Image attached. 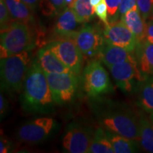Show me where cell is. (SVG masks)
<instances>
[{
  "mask_svg": "<svg viewBox=\"0 0 153 153\" xmlns=\"http://www.w3.org/2000/svg\"><path fill=\"white\" fill-rule=\"evenodd\" d=\"M92 106L101 127L139 142L141 114L138 112L128 105L112 101H97Z\"/></svg>",
  "mask_w": 153,
  "mask_h": 153,
  "instance_id": "1",
  "label": "cell"
},
{
  "mask_svg": "<svg viewBox=\"0 0 153 153\" xmlns=\"http://www.w3.org/2000/svg\"><path fill=\"white\" fill-rule=\"evenodd\" d=\"M21 103L26 112L45 114L53 108L55 103L45 72L34 60L28 69L22 89Z\"/></svg>",
  "mask_w": 153,
  "mask_h": 153,
  "instance_id": "2",
  "label": "cell"
},
{
  "mask_svg": "<svg viewBox=\"0 0 153 153\" xmlns=\"http://www.w3.org/2000/svg\"><path fill=\"white\" fill-rule=\"evenodd\" d=\"M28 51L1 59V89L9 94L22 91L26 74L31 65Z\"/></svg>",
  "mask_w": 153,
  "mask_h": 153,
  "instance_id": "3",
  "label": "cell"
},
{
  "mask_svg": "<svg viewBox=\"0 0 153 153\" xmlns=\"http://www.w3.org/2000/svg\"><path fill=\"white\" fill-rule=\"evenodd\" d=\"M1 59L28 51L34 44L33 33L27 23L14 21L8 28L1 30Z\"/></svg>",
  "mask_w": 153,
  "mask_h": 153,
  "instance_id": "4",
  "label": "cell"
},
{
  "mask_svg": "<svg viewBox=\"0 0 153 153\" xmlns=\"http://www.w3.org/2000/svg\"><path fill=\"white\" fill-rule=\"evenodd\" d=\"M83 85L86 94L92 98H98L113 89L108 73L96 60L89 62L84 69Z\"/></svg>",
  "mask_w": 153,
  "mask_h": 153,
  "instance_id": "5",
  "label": "cell"
},
{
  "mask_svg": "<svg viewBox=\"0 0 153 153\" xmlns=\"http://www.w3.org/2000/svg\"><path fill=\"white\" fill-rule=\"evenodd\" d=\"M45 73L55 104L62 105L70 102L77 88V76L72 72Z\"/></svg>",
  "mask_w": 153,
  "mask_h": 153,
  "instance_id": "6",
  "label": "cell"
},
{
  "mask_svg": "<svg viewBox=\"0 0 153 153\" xmlns=\"http://www.w3.org/2000/svg\"><path fill=\"white\" fill-rule=\"evenodd\" d=\"M109 70L118 87L126 93L136 90L139 84L148 76L140 71L136 60L114 65Z\"/></svg>",
  "mask_w": 153,
  "mask_h": 153,
  "instance_id": "7",
  "label": "cell"
},
{
  "mask_svg": "<svg viewBox=\"0 0 153 153\" xmlns=\"http://www.w3.org/2000/svg\"><path fill=\"white\" fill-rule=\"evenodd\" d=\"M47 45L72 73L79 75L83 65V54L73 40L62 38Z\"/></svg>",
  "mask_w": 153,
  "mask_h": 153,
  "instance_id": "8",
  "label": "cell"
},
{
  "mask_svg": "<svg viewBox=\"0 0 153 153\" xmlns=\"http://www.w3.org/2000/svg\"><path fill=\"white\" fill-rule=\"evenodd\" d=\"M55 128V121L53 118H38L21 126L17 132V137L26 144H38L46 140Z\"/></svg>",
  "mask_w": 153,
  "mask_h": 153,
  "instance_id": "9",
  "label": "cell"
},
{
  "mask_svg": "<svg viewBox=\"0 0 153 153\" xmlns=\"http://www.w3.org/2000/svg\"><path fill=\"white\" fill-rule=\"evenodd\" d=\"M94 132L90 128L79 123L68 126L62 137V148L67 152L87 153Z\"/></svg>",
  "mask_w": 153,
  "mask_h": 153,
  "instance_id": "10",
  "label": "cell"
},
{
  "mask_svg": "<svg viewBox=\"0 0 153 153\" xmlns=\"http://www.w3.org/2000/svg\"><path fill=\"white\" fill-rule=\"evenodd\" d=\"M72 40L75 42L83 55L91 57L98 55L105 43L104 31L97 26L85 25L78 30Z\"/></svg>",
  "mask_w": 153,
  "mask_h": 153,
  "instance_id": "11",
  "label": "cell"
},
{
  "mask_svg": "<svg viewBox=\"0 0 153 153\" xmlns=\"http://www.w3.org/2000/svg\"><path fill=\"white\" fill-rule=\"evenodd\" d=\"M105 41L134 53L137 41L122 20L111 22L104 30Z\"/></svg>",
  "mask_w": 153,
  "mask_h": 153,
  "instance_id": "12",
  "label": "cell"
},
{
  "mask_svg": "<svg viewBox=\"0 0 153 153\" xmlns=\"http://www.w3.org/2000/svg\"><path fill=\"white\" fill-rule=\"evenodd\" d=\"M98 55L101 62L108 68L119 63L136 60L134 53L106 41Z\"/></svg>",
  "mask_w": 153,
  "mask_h": 153,
  "instance_id": "13",
  "label": "cell"
},
{
  "mask_svg": "<svg viewBox=\"0 0 153 153\" xmlns=\"http://www.w3.org/2000/svg\"><path fill=\"white\" fill-rule=\"evenodd\" d=\"M80 23L78 22L76 15L72 7H68L60 13L57 19L55 26V33L60 38L72 39V36L77 30L78 25Z\"/></svg>",
  "mask_w": 153,
  "mask_h": 153,
  "instance_id": "14",
  "label": "cell"
},
{
  "mask_svg": "<svg viewBox=\"0 0 153 153\" xmlns=\"http://www.w3.org/2000/svg\"><path fill=\"white\" fill-rule=\"evenodd\" d=\"M38 60L45 72L48 73L72 72L53 52L48 45H46L39 50L38 53Z\"/></svg>",
  "mask_w": 153,
  "mask_h": 153,
  "instance_id": "15",
  "label": "cell"
},
{
  "mask_svg": "<svg viewBox=\"0 0 153 153\" xmlns=\"http://www.w3.org/2000/svg\"><path fill=\"white\" fill-rule=\"evenodd\" d=\"M120 20L135 36L137 43L145 40L146 37V21L143 18L137 5L128 11Z\"/></svg>",
  "mask_w": 153,
  "mask_h": 153,
  "instance_id": "16",
  "label": "cell"
},
{
  "mask_svg": "<svg viewBox=\"0 0 153 153\" xmlns=\"http://www.w3.org/2000/svg\"><path fill=\"white\" fill-rule=\"evenodd\" d=\"M134 55L140 71L153 76V43L146 39L137 43Z\"/></svg>",
  "mask_w": 153,
  "mask_h": 153,
  "instance_id": "17",
  "label": "cell"
},
{
  "mask_svg": "<svg viewBox=\"0 0 153 153\" xmlns=\"http://www.w3.org/2000/svg\"><path fill=\"white\" fill-rule=\"evenodd\" d=\"M138 106L149 114H153V76L148 75L137 86L136 90Z\"/></svg>",
  "mask_w": 153,
  "mask_h": 153,
  "instance_id": "18",
  "label": "cell"
},
{
  "mask_svg": "<svg viewBox=\"0 0 153 153\" xmlns=\"http://www.w3.org/2000/svg\"><path fill=\"white\" fill-rule=\"evenodd\" d=\"M14 21L31 23L33 21L32 9L22 0H4Z\"/></svg>",
  "mask_w": 153,
  "mask_h": 153,
  "instance_id": "19",
  "label": "cell"
},
{
  "mask_svg": "<svg viewBox=\"0 0 153 153\" xmlns=\"http://www.w3.org/2000/svg\"><path fill=\"white\" fill-rule=\"evenodd\" d=\"M111 143L114 152L116 153H132L138 151V145L137 141L133 140L122 136L119 134L112 133L106 131Z\"/></svg>",
  "mask_w": 153,
  "mask_h": 153,
  "instance_id": "20",
  "label": "cell"
},
{
  "mask_svg": "<svg viewBox=\"0 0 153 153\" xmlns=\"http://www.w3.org/2000/svg\"><path fill=\"white\" fill-rule=\"evenodd\" d=\"M89 153H114V150L111 143L106 130L98 128L94 133Z\"/></svg>",
  "mask_w": 153,
  "mask_h": 153,
  "instance_id": "21",
  "label": "cell"
},
{
  "mask_svg": "<svg viewBox=\"0 0 153 153\" xmlns=\"http://www.w3.org/2000/svg\"><path fill=\"white\" fill-rule=\"evenodd\" d=\"M140 140L141 148L148 152L153 153V124L150 118L140 116Z\"/></svg>",
  "mask_w": 153,
  "mask_h": 153,
  "instance_id": "22",
  "label": "cell"
},
{
  "mask_svg": "<svg viewBox=\"0 0 153 153\" xmlns=\"http://www.w3.org/2000/svg\"><path fill=\"white\" fill-rule=\"evenodd\" d=\"M71 7L80 24L89 22L95 14L90 0H75Z\"/></svg>",
  "mask_w": 153,
  "mask_h": 153,
  "instance_id": "23",
  "label": "cell"
},
{
  "mask_svg": "<svg viewBox=\"0 0 153 153\" xmlns=\"http://www.w3.org/2000/svg\"><path fill=\"white\" fill-rule=\"evenodd\" d=\"M14 22L4 0H0V26L1 30L8 28Z\"/></svg>",
  "mask_w": 153,
  "mask_h": 153,
  "instance_id": "24",
  "label": "cell"
},
{
  "mask_svg": "<svg viewBox=\"0 0 153 153\" xmlns=\"http://www.w3.org/2000/svg\"><path fill=\"white\" fill-rule=\"evenodd\" d=\"M137 7L145 21L153 16V0H136Z\"/></svg>",
  "mask_w": 153,
  "mask_h": 153,
  "instance_id": "25",
  "label": "cell"
},
{
  "mask_svg": "<svg viewBox=\"0 0 153 153\" xmlns=\"http://www.w3.org/2000/svg\"><path fill=\"white\" fill-rule=\"evenodd\" d=\"M108 7V21L109 23L118 21L117 13L121 0H105Z\"/></svg>",
  "mask_w": 153,
  "mask_h": 153,
  "instance_id": "26",
  "label": "cell"
},
{
  "mask_svg": "<svg viewBox=\"0 0 153 153\" xmlns=\"http://www.w3.org/2000/svg\"><path fill=\"white\" fill-rule=\"evenodd\" d=\"M94 13L100 19V20L105 24V26L109 24L108 22V7L106 3V1H102L94 7Z\"/></svg>",
  "mask_w": 153,
  "mask_h": 153,
  "instance_id": "27",
  "label": "cell"
},
{
  "mask_svg": "<svg viewBox=\"0 0 153 153\" xmlns=\"http://www.w3.org/2000/svg\"><path fill=\"white\" fill-rule=\"evenodd\" d=\"M39 6L43 14L45 16H49L54 15L55 14H57L56 9L51 0H41L39 2Z\"/></svg>",
  "mask_w": 153,
  "mask_h": 153,
  "instance_id": "28",
  "label": "cell"
},
{
  "mask_svg": "<svg viewBox=\"0 0 153 153\" xmlns=\"http://www.w3.org/2000/svg\"><path fill=\"white\" fill-rule=\"evenodd\" d=\"M137 5L136 0H121L119 5V8L117 13V19L121 18L124 14L133 8L134 6Z\"/></svg>",
  "mask_w": 153,
  "mask_h": 153,
  "instance_id": "29",
  "label": "cell"
},
{
  "mask_svg": "<svg viewBox=\"0 0 153 153\" xmlns=\"http://www.w3.org/2000/svg\"><path fill=\"white\" fill-rule=\"evenodd\" d=\"M145 39L153 43V16L146 21V37Z\"/></svg>",
  "mask_w": 153,
  "mask_h": 153,
  "instance_id": "30",
  "label": "cell"
},
{
  "mask_svg": "<svg viewBox=\"0 0 153 153\" xmlns=\"http://www.w3.org/2000/svg\"><path fill=\"white\" fill-rule=\"evenodd\" d=\"M7 110H8V101L4 97V96L2 94V93H1V94H0V115H1V118H2L4 116Z\"/></svg>",
  "mask_w": 153,
  "mask_h": 153,
  "instance_id": "31",
  "label": "cell"
},
{
  "mask_svg": "<svg viewBox=\"0 0 153 153\" xmlns=\"http://www.w3.org/2000/svg\"><path fill=\"white\" fill-rule=\"evenodd\" d=\"M51 2L54 5V7L56 9L57 14L61 13L62 11L66 8L65 0H51Z\"/></svg>",
  "mask_w": 153,
  "mask_h": 153,
  "instance_id": "32",
  "label": "cell"
},
{
  "mask_svg": "<svg viewBox=\"0 0 153 153\" xmlns=\"http://www.w3.org/2000/svg\"><path fill=\"white\" fill-rule=\"evenodd\" d=\"M11 145L8 140L1 137L0 140V152L7 153L10 151Z\"/></svg>",
  "mask_w": 153,
  "mask_h": 153,
  "instance_id": "33",
  "label": "cell"
},
{
  "mask_svg": "<svg viewBox=\"0 0 153 153\" xmlns=\"http://www.w3.org/2000/svg\"><path fill=\"white\" fill-rule=\"evenodd\" d=\"M22 1L33 11L36 8V7L39 4L41 0H22Z\"/></svg>",
  "mask_w": 153,
  "mask_h": 153,
  "instance_id": "34",
  "label": "cell"
},
{
  "mask_svg": "<svg viewBox=\"0 0 153 153\" xmlns=\"http://www.w3.org/2000/svg\"><path fill=\"white\" fill-rule=\"evenodd\" d=\"M104 0H90V3L92 7L94 8L96 6H97L99 4L102 2V1H104Z\"/></svg>",
  "mask_w": 153,
  "mask_h": 153,
  "instance_id": "35",
  "label": "cell"
},
{
  "mask_svg": "<svg viewBox=\"0 0 153 153\" xmlns=\"http://www.w3.org/2000/svg\"><path fill=\"white\" fill-rule=\"evenodd\" d=\"M75 0H65V4H66V7H71V6L72 5V4L74 2Z\"/></svg>",
  "mask_w": 153,
  "mask_h": 153,
  "instance_id": "36",
  "label": "cell"
},
{
  "mask_svg": "<svg viewBox=\"0 0 153 153\" xmlns=\"http://www.w3.org/2000/svg\"><path fill=\"white\" fill-rule=\"evenodd\" d=\"M149 118H150L151 122H152V124H153V114H150V116H149Z\"/></svg>",
  "mask_w": 153,
  "mask_h": 153,
  "instance_id": "37",
  "label": "cell"
}]
</instances>
